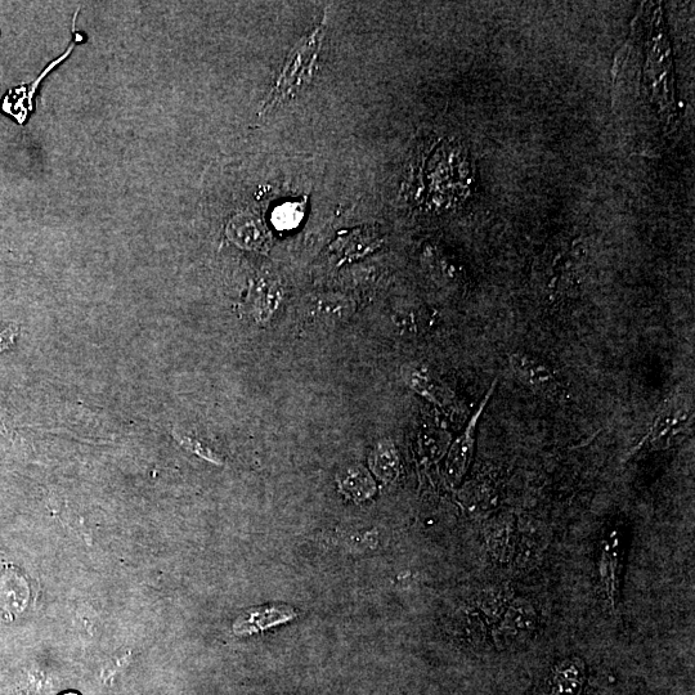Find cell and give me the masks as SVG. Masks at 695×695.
<instances>
[{
  "mask_svg": "<svg viewBox=\"0 0 695 695\" xmlns=\"http://www.w3.org/2000/svg\"><path fill=\"white\" fill-rule=\"evenodd\" d=\"M325 21L291 49L275 84L264 101L259 116L268 115L278 107L297 98L312 83L324 43Z\"/></svg>",
  "mask_w": 695,
  "mask_h": 695,
  "instance_id": "obj_1",
  "label": "cell"
},
{
  "mask_svg": "<svg viewBox=\"0 0 695 695\" xmlns=\"http://www.w3.org/2000/svg\"><path fill=\"white\" fill-rule=\"evenodd\" d=\"M627 532L622 524H616L600 538L596 572L605 603L613 612L620 608L622 600L623 571L627 553Z\"/></svg>",
  "mask_w": 695,
  "mask_h": 695,
  "instance_id": "obj_2",
  "label": "cell"
},
{
  "mask_svg": "<svg viewBox=\"0 0 695 695\" xmlns=\"http://www.w3.org/2000/svg\"><path fill=\"white\" fill-rule=\"evenodd\" d=\"M540 617L527 598H514L492 627V641L499 650L522 647L536 634Z\"/></svg>",
  "mask_w": 695,
  "mask_h": 695,
  "instance_id": "obj_3",
  "label": "cell"
},
{
  "mask_svg": "<svg viewBox=\"0 0 695 695\" xmlns=\"http://www.w3.org/2000/svg\"><path fill=\"white\" fill-rule=\"evenodd\" d=\"M496 387L497 380L493 381L491 388L488 389L481 405L478 406L469 424L466 425L464 432L461 433V436L456 439L454 445H452L450 451H448L445 469L448 482H450L452 486H457V484L463 481L466 473H468L470 465H472L479 420H481L488 402H490L493 393H495Z\"/></svg>",
  "mask_w": 695,
  "mask_h": 695,
  "instance_id": "obj_4",
  "label": "cell"
},
{
  "mask_svg": "<svg viewBox=\"0 0 695 695\" xmlns=\"http://www.w3.org/2000/svg\"><path fill=\"white\" fill-rule=\"evenodd\" d=\"M689 420V407L684 405V403L671 401L659 411L648 436L644 438L641 446L650 448V450H659V448L667 447L672 439H675L683 432Z\"/></svg>",
  "mask_w": 695,
  "mask_h": 695,
  "instance_id": "obj_5",
  "label": "cell"
},
{
  "mask_svg": "<svg viewBox=\"0 0 695 695\" xmlns=\"http://www.w3.org/2000/svg\"><path fill=\"white\" fill-rule=\"evenodd\" d=\"M383 239L379 232L372 227H358L354 230L340 232L331 244L329 251L336 262L343 264L360 259L380 248Z\"/></svg>",
  "mask_w": 695,
  "mask_h": 695,
  "instance_id": "obj_6",
  "label": "cell"
},
{
  "mask_svg": "<svg viewBox=\"0 0 695 695\" xmlns=\"http://www.w3.org/2000/svg\"><path fill=\"white\" fill-rule=\"evenodd\" d=\"M510 365L518 379L537 393H549L556 387L554 371L533 354L515 352L510 356Z\"/></svg>",
  "mask_w": 695,
  "mask_h": 695,
  "instance_id": "obj_7",
  "label": "cell"
},
{
  "mask_svg": "<svg viewBox=\"0 0 695 695\" xmlns=\"http://www.w3.org/2000/svg\"><path fill=\"white\" fill-rule=\"evenodd\" d=\"M486 541L493 562L497 564L510 563L517 553L518 545L517 527H515L513 517L500 515V517L493 518L487 527Z\"/></svg>",
  "mask_w": 695,
  "mask_h": 695,
  "instance_id": "obj_8",
  "label": "cell"
},
{
  "mask_svg": "<svg viewBox=\"0 0 695 695\" xmlns=\"http://www.w3.org/2000/svg\"><path fill=\"white\" fill-rule=\"evenodd\" d=\"M80 39L76 37L75 42L71 44L69 49L62 55L58 57L56 61H53L51 65L47 66V69L43 71L42 75L39 76L34 83L30 85H24V87H17L8 92L7 96H4L2 102V111L6 112L8 115H12L17 123L24 124L28 120V116L34 109L33 97L38 91L39 84L43 82L44 76L51 73L56 66L64 62L70 53L73 52L76 42H80Z\"/></svg>",
  "mask_w": 695,
  "mask_h": 695,
  "instance_id": "obj_9",
  "label": "cell"
},
{
  "mask_svg": "<svg viewBox=\"0 0 695 695\" xmlns=\"http://www.w3.org/2000/svg\"><path fill=\"white\" fill-rule=\"evenodd\" d=\"M586 684L587 668L584 659L569 657L560 661L551 671L547 695H584Z\"/></svg>",
  "mask_w": 695,
  "mask_h": 695,
  "instance_id": "obj_10",
  "label": "cell"
},
{
  "mask_svg": "<svg viewBox=\"0 0 695 695\" xmlns=\"http://www.w3.org/2000/svg\"><path fill=\"white\" fill-rule=\"evenodd\" d=\"M294 616L295 613L289 608L262 609V611H253L241 616L233 625V629L237 635H250L278 625V623L289 621Z\"/></svg>",
  "mask_w": 695,
  "mask_h": 695,
  "instance_id": "obj_11",
  "label": "cell"
},
{
  "mask_svg": "<svg viewBox=\"0 0 695 695\" xmlns=\"http://www.w3.org/2000/svg\"><path fill=\"white\" fill-rule=\"evenodd\" d=\"M514 598L513 590L506 585H493L490 589L483 591L479 609L488 626L493 627L500 620Z\"/></svg>",
  "mask_w": 695,
  "mask_h": 695,
  "instance_id": "obj_12",
  "label": "cell"
},
{
  "mask_svg": "<svg viewBox=\"0 0 695 695\" xmlns=\"http://www.w3.org/2000/svg\"><path fill=\"white\" fill-rule=\"evenodd\" d=\"M237 245L246 249H258L266 242V232L262 226L253 218L240 217L235 219L228 230Z\"/></svg>",
  "mask_w": 695,
  "mask_h": 695,
  "instance_id": "obj_13",
  "label": "cell"
},
{
  "mask_svg": "<svg viewBox=\"0 0 695 695\" xmlns=\"http://www.w3.org/2000/svg\"><path fill=\"white\" fill-rule=\"evenodd\" d=\"M257 294L258 317L262 321H267L276 312L278 304H280L281 290L275 282L273 284L262 282Z\"/></svg>",
  "mask_w": 695,
  "mask_h": 695,
  "instance_id": "obj_14",
  "label": "cell"
},
{
  "mask_svg": "<svg viewBox=\"0 0 695 695\" xmlns=\"http://www.w3.org/2000/svg\"><path fill=\"white\" fill-rule=\"evenodd\" d=\"M304 215L303 205L299 203H285L277 206L272 214L273 224L278 230H291L298 226Z\"/></svg>",
  "mask_w": 695,
  "mask_h": 695,
  "instance_id": "obj_15",
  "label": "cell"
},
{
  "mask_svg": "<svg viewBox=\"0 0 695 695\" xmlns=\"http://www.w3.org/2000/svg\"><path fill=\"white\" fill-rule=\"evenodd\" d=\"M342 486L345 491L356 497H367L370 496L371 491H374V483L365 470L361 468L349 470Z\"/></svg>",
  "mask_w": 695,
  "mask_h": 695,
  "instance_id": "obj_16",
  "label": "cell"
},
{
  "mask_svg": "<svg viewBox=\"0 0 695 695\" xmlns=\"http://www.w3.org/2000/svg\"><path fill=\"white\" fill-rule=\"evenodd\" d=\"M375 469L384 479H393L397 475L398 457L390 445L381 446L376 452Z\"/></svg>",
  "mask_w": 695,
  "mask_h": 695,
  "instance_id": "obj_17",
  "label": "cell"
},
{
  "mask_svg": "<svg viewBox=\"0 0 695 695\" xmlns=\"http://www.w3.org/2000/svg\"><path fill=\"white\" fill-rule=\"evenodd\" d=\"M407 384L421 396L430 399V401L437 402L436 387H434L433 380L429 378L427 374L423 371L417 369H410L406 374Z\"/></svg>",
  "mask_w": 695,
  "mask_h": 695,
  "instance_id": "obj_18",
  "label": "cell"
},
{
  "mask_svg": "<svg viewBox=\"0 0 695 695\" xmlns=\"http://www.w3.org/2000/svg\"><path fill=\"white\" fill-rule=\"evenodd\" d=\"M179 442L182 443L183 446L188 448V450L195 452V454L204 457V459L212 461L214 464H222V461L219 460V457L214 454L210 448L206 447L203 445V443L197 441L195 438L191 437H178Z\"/></svg>",
  "mask_w": 695,
  "mask_h": 695,
  "instance_id": "obj_19",
  "label": "cell"
},
{
  "mask_svg": "<svg viewBox=\"0 0 695 695\" xmlns=\"http://www.w3.org/2000/svg\"><path fill=\"white\" fill-rule=\"evenodd\" d=\"M17 335V327L11 325L6 327V329L0 330V352L4 351L13 344L15 336Z\"/></svg>",
  "mask_w": 695,
  "mask_h": 695,
  "instance_id": "obj_20",
  "label": "cell"
}]
</instances>
